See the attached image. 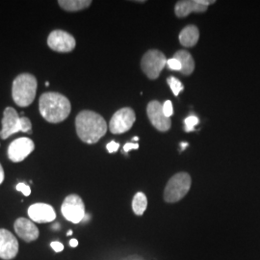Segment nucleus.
Listing matches in <instances>:
<instances>
[{
	"mask_svg": "<svg viewBox=\"0 0 260 260\" xmlns=\"http://www.w3.org/2000/svg\"><path fill=\"white\" fill-rule=\"evenodd\" d=\"M147 114L149 121L156 129L165 132L171 128V119L165 116L163 112V105L157 101H152L148 104Z\"/></svg>",
	"mask_w": 260,
	"mask_h": 260,
	"instance_id": "nucleus-11",
	"label": "nucleus"
},
{
	"mask_svg": "<svg viewBox=\"0 0 260 260\" xmlns=\"http://www.w3.org/2000/svg\"><path fill=\"white\" fill-rule=\"evenodd\" d=\"M167 66L170 70H173V71H179L180 72V70H181L180 63L177 61V59H175L174 57L168 60Z\"/></svg>",
	"mask_w": 260,
	"mask_h": 260,
	"instance_id": "nucleus-23",
	"label": "nucleus"
},
{
	"mask_svg": "<svg viewBox=\"0 0 260 260\" xmlns=\"http://www.w3.org/2000/svg\"><path fill=\"white\" fill-rule=\"evenodd\" d=\"M16 189H17L19 192H21L25 197H28V196H30V194H31V189H30V187L26 185L25 183H23V182H19V184L16 187Z\"/></svg>",
	"mask_w": 260,
	"mask_h": 260,
	"instance_id": "nucleus-25",
	"label": "nucleus"
},
{
	"mask_svg": "<svg viewBox=\"0 0 260 260\" xmlns=\"http://www.w3.org/2000/svg\"><path fill=\"white\" fill-rule=\"evenodd\" d=\"M167 58L163 54V52L151 49L149 50L145 55L143 56L141 67L145 75L149 79H157L161 74L162 70L167 65Z\"/></svg>",
	"mask_w": 260,
	"mask_h": 260,
	"instance_id": "nucleus-5",
	"label": "nucleus"
},
{
	"mask_svg": "<svg viewBox=\"0 0 260 260\" xmlns=\"http://www.w3.org/2000/svg\"><path fill=\"white\" fill-rule=\"evenodd\" d=\"M200 38L199 29L195 25H188L183 28L179 34V42L185 47H192L197 45Z\"/></svg>",
	"mask_w": 260,
	"mask_h": 260,
	"instance_id": "nucleus-16",
	"label": "nucleus"
},
{
	"mask_svg": "<svg viewBox=\"0 0 260 260\" xmlns=\"http://www.w3.org/2000/svg\"><path fill=\"white\" fill-rule=\"evenodd\" d=\"M39 109L46 121L51 123H59L69 117L72 105L62 93L47 92L40 96Z\"/></svg>",
	"mask_w": 260,
	"mask_h": 260,
	"instance_id": "nucleus-2",
	"label": "nucleus"
},
{
	"mask_svg": "<svg viewBox=\"0 0 260 260\" xmlns=\"http://www.w3.org/2000/svg\"><path fill=\"white\" fill-rule=\"evenodd\" d=\"M21 126H22V132L24 133H32V122L26 118V117H21Z\"/></svg>",
	"mask_w": 260,
	"mask_h": 260,
	"instance_id": "nucleus-22",
	"label": "nucleus"
},
{
	"mask_svg": "<svg viewBox=\"0 0 260 260\" xmlns=\"http://www.w3.org/2000/svg\"><path fill=\"white\" fill-rule=\"evenodd\" d=\"M139 149V145L137 143H127L123 147V152H128L131 149Z\"/></svg>",
	"mask_w": 260,
	"mask_h": 260,
	"instance_id": "nucleus-28",
	"label": "nucleus"
},
{
	"mask_svg": "<svg viewBox=\"0 0 260 260\" xmlns=\"http://www.w3.org/2000/svg\"><path fill=\"white\" fill-rule=\"evenodd\" d=\"M28 216L32 222L38 223H50L55 220L54 208L47 204H34L28 208Z\"/></svg>",
	"mask_w": 260,
	"mask_h": 260,
	"instance_id": "nucleus-14",
	"label": "nucleus"
},
{
	"mask_svg": "<svg viewBox=\"0 0 260 260\" xmlns=\"http://www.w3.org/2000/svg\"><path fill=\"white\" fill-rule=\"evenodd\" d=\"M174 58L181 65L180 73L182 75H190L195 70V61L187 50H178Z\"/></svg>",
	"mask_w": 260,
	"mask_h": 260,
	"instance_id": "nucleus-17",
	"label": "nucleus"
},
{
	"mask_svg": "<svg viewBox=\"0 0 260 260\" xmlns=\"http://www.w3.org/2000/svg\"><path fill=\"white\" fill-rule=\"evenodd\" d=\"M19 252V242L5 229H0V258L11 260L15 258Z\"/></svg>",
	"mask_w": 260,
	"mask_h": 260,
	"instance_id": "nucleus-12",
	"label": "nucleus"
},
{
	"mask_svg": "<svg viewBox=\"0 0 260 260\" xmlns=\"http://www.w3.org/2000/svg\"><path fill=\"white\" fill-rule=\"evenodd\" d=\"M35 149L34 142L26 137L13 141L8 148V156L11 161L19 163L23 161Z\"/></svg>",
	"mask_w": 260,
	"mask_h": 260,
	"instance_id": "nucleus-10",
	"label": "nucleus"
},
{
	"mask_svg": "<svg viewBox=\"0 0 260 260\" xmlns=\"http://www.w3.org/2000/svg\"><path fill=\"white\" fill-rule=\"evenodd\" d=\"M59 6L67 12H78L87 9L92 4L91 0H59Z\"/></svg>",
	"mask_w": 260,
	"mask_h": 260,
	"instance_id": "nucleus-18",
	"label": "nucleus"
},
{
	"mask_svg": "<svg viewBox=\"0 0 260 260\" xmlns=\"http://www.w3.org/2000/svg\"><path fill=\"white\" fill-rule=\"evenodd\" d=\"M67 234H68V235H72V234H73V232H72V231H69Z\"/></svg>",
	"mask_w": 260,
	"mask_h": 260,
	"instance_id": "nucleus-33",
	"label": "nucleus"
},
{
	"mask_svg": "<svg viewBox=\"0 0 260 260\" xmlns=\"http://www.w3.org/2000/svg\"><path fill=\"white\" fill-rule=\"evenodd\" d=\"M187 147H188V143H182L181 144V150H184Z\"/></svg>",
	"mask_w": 260,
	"mask_h": 260,
	"instance_id": "nucleus-31",
	"label": "nucleus"
},
{
	"mask_svg": "<svg viewBox=\"0 0 260 260\" xmlns=\"http://www.w3.org/2000/svg\"><path fill=\"white\" fill-rule=\"evenodd\" d=\"M106 148H107V150H108V152L109 153H113V152H116L119 148H120V144L119 143H116L115 141H112L110 142L107 146H106Z\"/></svg>",
	"mask_w": 260,
	"mask_h": 260,
	"instance_id": "nucleus-26",
	"label": "nucleus"
},
{
	"mask_svg": "<svg viewBox=\"0 0 260 260\" xmlns=\"http://www.w3.org/2000/svg\"><path fill=\"white\" fill-rule=\"evenodd\" d=\"M147 207H148V200L144 193L139 192L134 196V199L132 201V209L134 213L138 216H142L146 211Z\"/></svg>",
	"mask_w": 260,
	"mask_h": 260,
	"instance_id": "nucleus-19",
	"label": "nucleus"
},
{
	"mask_svg": "<svg viewBox=\"0 0 260 260\" xmlns=\"http://www.w3.org/2000/svg\"><path fill=\"white\" fill-rule=\"evenodd\" d=\"M163 112L165 114V116L167 118H170L173 116L174 114V109H173V104L171 103V101H167L166 103L163 104Z\"/></svg>",
	"mask_w": 260,
	"mask_h": 260,
	"instance_id": "nucleus-24",
	"label": "nucleus"
},
{
	"mask_svg": "<svg viewBox=\"0 0 260 260\" xmlns=\"http://www.w3.org/2000/svg\"><path fill=\"white\" fill-rule=\"evenodd\" d=\"M133 140H134V141H138V140H139V138H138V137H134V138H133Z\"/></svg>",
	"mask_w": 260,
	"mask_h": 260,
	"instance_id": "nucleus-34",
	"label": "nucleus"
},
{
	"mask_svg": "<svg viewBox=\"0 0 260 260\" xmlns=\"http://www.w3.org/2000/svg\"><path fill=\"white\" fill-rule=\"evenodd\" d=\"M46 86H47V87H48V86H49V82H46Z\"/></svg>",
	"mask_w": 260,
	"mask_h": 260,
	"instance_id": "nucleus-35",
	"label": "nucleus"
},
{
	"mask_svg": "<svg viewBox=\"0 0 260 260\" xmlns=\"http://www.w3.org/2000/svg\"><path fill=\"white\" fill-rule=\"evenodd\" d=\"M70 246H71V247H73V248L77 247V246H78V241H77L76 239H72V240L70 241Z\"/></svg>",
	"mask_w": 260,
	"mask_h": 260,
	"instance_id": "nucleus-30",
	"label": "nucleus"
},
{
	"mask_svg": "<svg viewBox=\"0 0 260 260\" xmlns=\"http://www.w3.org/2000/svg\"><path fill=\"white\" fill-rule=\"evenodd\" d=\"M199 119L194 115H190L188 118L185 119V131L191 132L195 128L196 125L199 123Z\"/></svg>",
	"mask_w": 260,
	"mask_h": 260,
	"instance_id": "nucleus-21",
	"label": "nucleus"
},
{
	"mask_svg": "<svg viewBox=\"0 0 260 260\" xmlns=\"http://www.w3.org/2000/svg\"><path fill=\"white\" fill-rule=\"evenodd\" d=\"M61 212L66 219L72 223L82 222L86 215L82 199L75 194L68 196L61 206Z\"/></svg>",
	"mask_w": 260,
	"mask_h": 260,
	"instance_id": "nucleus-6",
	"label": "nucleus"
},
{
	"mask_svg": "<svg viewBox=\"0 0 260 260\" xmlns=\"http://www.w3.org/2000/svg\"><path fill=\"white\" fill-rule=\"evenodd\" d=\"M192 183L191 177L187 173H178L168 181L164 191V200L174 204L180 201L189 192Z\"/></svg>",
	"mask_w": 260,
	"mask_h": 260,
	"instance_id": "nucleus-4",
	"label": "nucleus"
},
{
	"mask_svg": "<svg viewBox=\"0 0 260 260\" xmlns=\"http://www.w3.org/2000/svg\"><path fill=\"white\" fill-rule=\"evenodd\" d=\"M38 81L36 77L30 74L18 75L12 87V96L19 107H27L34 102L37 93Z\"/></svg>",
	"mask_w": 260,
	"mask_h": 260,
	"instance_id": "nucleus-3",
	"label": "nucleus"
},
{
	"mask_svg": "<svg viewBox=\"0 0 260 260\" xmlns=\"http://www.w3.org/2000/svg\"><path fill=\"white\" fill-rule=\"evenodd\" d=\"M76 133L86 144H95L107 132V123L103 117L93 111H81L75 119Z\"/></svg>",
	"mask_w": 260,
	"mask_h": 260,
	"instance_id": "nucleus-1",
	"label": "nucleus"
},
{
	"mask_svg": "<svg viewBox=\"0 0 260 260\" xmlns=\"http://www.w3.org/2000/svg\"><path fill=\"white\" fill-rule=\"evenodd\" d=\"M4 177H5V175H4V170H3V168L1 166V164H0V185L2 184V182L4 181Z\"/></svg>",
	"mask_w": 260,
	"mask_h": 260,
	"instance_id": "nucleus-29",
	"label": "nucleus"
},
{
	"mask_svg": "<svg viewBox=\"0 0 260 260\" xmlns=\"http://www.w3.org/2000/svg\"><path fill=\"white\" fill-rule=\"evenodd\" d=\"M215 0H183L178 1L175 7L176 15L178 18H184L189 14L196 12V13H203L205 12L208 6L214 4Z\"/></svg>",
	"mask_w": 260,
	"mask_h": 260,
	"instance_id": "nucleus-13",
	"label": "nucleus"
},
{
	"mask_svg": "<svg viewBox=\"0 0 260 260\" xmlns=\"http://www.w3.org/2000/svg\"><path fill=\"white\" fill-rule=\"evenodd\" d=\"M136 120L135 112L129 107H124L116 112L109 123V129L113 134H121L132 127Z\"/></svg>",
	"mask_w": 260,
	"mask_h": 260,
	"instance_id": "nucleus-8",
	"label": "nucleus"
},
{
	"mask_svg": "<svg viewBox=\"0 0 260 260\" xmlns=\"http://www.w3.org/2000/svg\"><path fill=\"white\" fill-rule=\"evenodd\" d=\"M57 228H59V224H58V223H56L54 225H52V229H54V230H58Z\"/></svg>",
	"mask_w": 260,
	"mask_h": 260,
	"instance_id": "nucleus-32",
	"label": "nucleus"
},
{
	"mask_svg": "<svg viewBox=\"0 0 260 260\" xmlns=\"http://www.w3.org/2000/svg\"><path fill=\"white\" fill-rule=\"evenodd\" d=\"M47 46L56 52H72L76 46L74 36L64 30H54L47 38Z\"/></svg>",
	"mask_w": 260,
	"mask_h": 260,
	"instance_id": "nucleus-7",
	"label": "nucleus"
},
{
	"mask_svg": "<svg viewBox=\"0 0 260 260\" xmlns=\"http://www.w3.org/2000/svg\"><path fill=\"white\" fill-rule=\"evenodd\" d=\"M50 246H51V248H52L56 252H60V251H62L64 250V245H63L62 243H60V242H52V243L50 244Z\"/></svg>",
	"mask_w": 260,
	"mask_h": 260,
	"instance_id": "nucleus-27",
	"label": "nucleus"
},
{
	"mask_svg": "<svg viewBox=\"0 0 260 260\" xmlns=\"http://www.w3.org/2000/svg\"><path fill=\"white\" fill-rule=\"evenodd\" d=\"M167 82L176 96H177L179 93L183 90V85H182V83L178 79H177L176 77H174V76L169 77Z\"/></svg>",
	"mask_w": 260,
	"mask_h": 260,
	"instance_id": "nucleus-20",
	"label": "nucleus"
},
{
	"mask_svg": "<svg viewBox=\"0 0 260 260\" xmlns=\"http://www.w3.org/2000/svg\"><path fill=\"white\" fill-rule=\"evenodd\" d=\"M15 232L19 237L25 242L37 240L40 232L36 224L26 218H19L14 224Z\"/></svg>",
	"mask_w": 260,
	"mask_h": 260,
	"instance_id": "nucleus-15",
	"label": "nucleus"
},
{
	"mask_svg": "<svg viewBox=\"0 0 260 260\" xmlns=\"http://www.w3.org/2000/svg\"><path fill=\"white\" fill-rule=\"evenodd\" d=\"M2 129L0 131V138L5 140L12 135L22 132L20 117L13 107H7L3 112V119L1 121Z\"/></svg>",
	"mask_w": 260,
	"mask_h": 260,
	"instance_id": "nucleus-9",
	"label": "nucleus"
}]
</instances>
